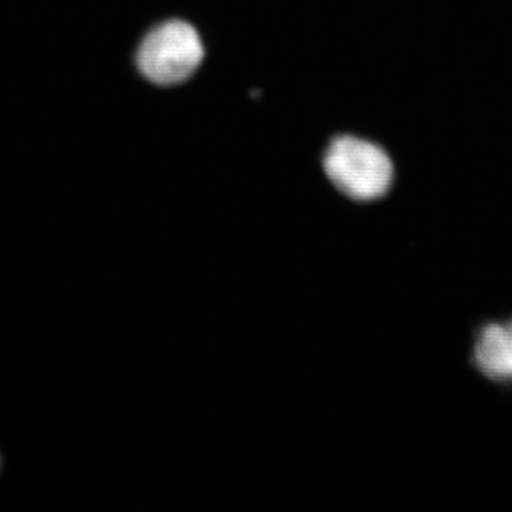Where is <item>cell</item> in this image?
Listing matches in <instances>:
<instances>
[{
  "instance_id": "3957f363",
  "label": "cell",
  "mask_w": 512,
  "mask_h": 512,
  "mask_svg": "<svg viewBox=\"0 0 512 512\" xmlns=\"http://www.w3.org/2000/svg\"><path fill=\"white\" fill-rule=\"evenodd\" d=\"M471 361L485 379L512 383V317L479 326L473 338Z\"/></svg>"
},
{
  "instance_id": "277c9868",
  "label": "cell",
  "mask_w": 512,
  "mask_h": 512,
  "mask_svg": "<svg viewBox=\"0 0 512 512\" xmlns=\"http://www.w3.org/2000/svg\"><path fill=\"white\" fill-rule=\"evenodd\" d=\"M0 467H2V458H0Z\"/></svg>"
},
{
  "instance_id": "6da1fadb",
  "label": "cell",
  "mask_w": 512,
  "mask_h": 512,
  "mask_svg": "<svg viewBox=\"0 0 512 512\" xmlns=\"http://www.w3.org/2000/svg\"><path fill=\"white\" fill-rule=\"evenodd\" d=\"M323 164L332 184L351 200H377L393 181V164L386 151L356 137L336 138L326 150Z\"/></svg>"
},
{
  "instance_id": "7a4b0ae2",
  "label": "cell",
  "mask_w": 512,
  "mask_h": 512,
  "mask_svg": "<svg viewBox=\"0 0 512 512\" xmlns=\"http://www.w3.org/2000/svg\"><path fill=\"white\" fill-rule=\"evenodd\" d=\"M204 57L200 35L191 24L172 19L144 37L137 51V67L158 86H175L194 74Z\"/></svg>"
}]
</instances>
